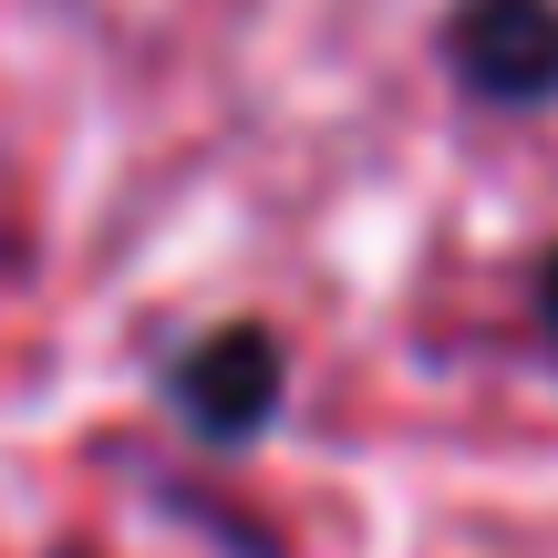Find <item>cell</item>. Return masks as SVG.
<instances>
[{
    "label": "cell",
    "mask_w": 558,
    "mask_h": 558,
    "mask_svg": "<svg viewBox=\"0 0 558 558\" xmlns=\"http://www.w3.org/2000/svg\"><path fill=\"white\" fill-rule=\"evenodd\" d=\"M456 73L486 104H548L558 94V0H465Z\"/></svg>",
    "instance_id": "obj_1"
},
{
    "label": "cell",
    "mask_w": 558,
    "mask_h": 558,
    "mask_svg": "<svg viewBox=\"0 0 558 558\" xmlns=\"http://www.w3.org/2000/svg\"><path fill=\"white\" fill-rule=\"evenodd\" d=\"M177 403H186V424L218 435V445L259 435L279 414V341L269 331H207L197 352L177 362Z\"/></svg>",
    "instance_id": "obj_2"
},
{
    "label": "cell",
    "mask_w": 558,
    "mask_h": 558,
    "mask_svg": "<svg viewBox=\"0 0 558 558\" xmlns=\"http://www.w3.org/2000/svg\"><path fill=\"white\" fill-rule=\"evenodd\" d=\"M538 311H548V341H558V259H548V279H538Z\"/></svg>",
    "instance_id": "obj_3"
}]
</instances>
